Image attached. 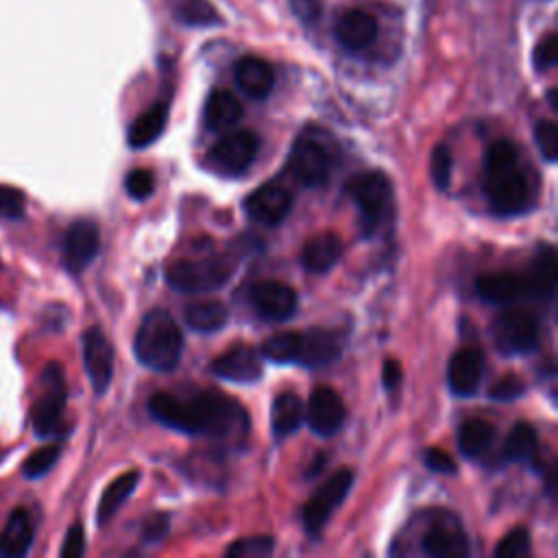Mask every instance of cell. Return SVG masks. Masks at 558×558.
I'll return each instance as SVG.
<instances>
[{"instance_id": "obj_1", "label": "cell", "mask_w": 558, "mask_h": 558, "mask_svg": "<svg viewBox=\"0 0 558 558\" xmlns=\"http://www.w3.org/2000/svg\"><path fill=\"white\" fill-rule=\"evenodd\" d=\"M153 419L191 437H228L247 428L245 408L217 391L199 393L191 400H179L172 393H155L148 402Z\"/></svg>"}, {"instance_id": "obj_2", "label": "cell", "mask_w": 558, "mask_h": 558, "mask_svg": "<svg viewBox=\"0 0 558 558\" xmlns=\"http://www.w3.org/2000/svg\"><path fill=\"white\" fill-rule=\"evenodd\" d=\"M484 195L497 217H517L532 204V189L519 161V148L506 138L495 140L486 151Z\"/></svg>"}, {"instance_id": "obj_3", "label": "cell", "mask_w": 558, "mask_h": 558, "mask_svg": "<svg viewBox=\"0 0 558 558\" xmlns=\"http://www.w3.org/2000/svg\"><path fill=\"white\" fill-rule=\"evenodd\" d=\"M135 358L153 371H172L183 351V334L166 310H151L135 334Z\"/></svg>"}, {"instance_id": "obj_4", "label": "cell", "mask_w": 558, "mask_h": 558, "mask_svg": "<svg viewBox=\"0 0 558 558\" xmlns=\"http://www.w3.org/2000/svg\"><path fill=\"white\" fill-rule=\"evenodd\" d=\"M236 264L238 262L230 256L179 260L166 269V282L181 293H210L230 282Z\"/></svg>"}, {"instance_id": "obj_5", "label": "cell", "mask_w": 558, "mask_h": 558, "mask_svg": "<svg viewBox=\"0 0 558 558\" xmlns=\"http://www.w3.org/2000/svg\"><path fill=\"white\" fill-rule=\"evenodd\" d=\"M347 195L358 206L364 219V234L374 230L393 210V185L385 172H360L347 181Z\"/></svg>"}, {"instance_id": "obj_6", "label": "cell", "mask_w": 558, "mask_h": 558, "mask_svg": "<svg viewBox=\"0 0 558 558\" xmlns=\"http://www.w3.org/2000/svg\"><path fill=\"white\" fill-rule=\"evenodd\" d=\"M288 168L297 181L310 189L323 185L334 168V153H332V142L323 138L319 129H308L303 131L288 155Z\"/></svg>"}, {"instance_id": "obj_7", "label": "cell", "mask_w": 558, "mask_h": 558, "mask_svg": "<svg viewBox=\"0 0 558 558\" xmlns=\"http://www.w3.org/2000/svg\"><path fill=\"white\" fill-rule=\"evenodd\" d=\"M66 400H68V391H66L64 371L60 364L53 362L44 371L42 393L38 395L31 408V424L40 439L51 437L60 428L66 411Z\"/></svg>"}, {"instance_id": "obj_8", "label": "cell", "mask_w": 558, "mask_h": 558, "mask_svg": "<svg viewBox=\"0 0 558 558\" xmlns=\"http://www.w3.org/2000/svg\"><path fill=\"white\" fill-rule=\"evenodd\" d=\"M421 549L432 558H465L469 556V541L454 515L437 510L421 536Z\"/></svg>"}, {"instance_id": "obj_9", "label": "cell", "mask_w": 558, "mask_h": 558, "mask_svg": "<svg viewBox=\"0 0 558 558\" xmlns=\"http://www.w3.org/2000/svg\"><path fill=\"white\" fill-rule=\"evenodd\" d=\"M493 340L502 353H528L538 345V323L530 312L506 310L493 321Z\"/></svg>"}, {"instance_id": "obj_10", "label": "cell", "mask_w": 558, "mask_h": 558, "mask_svg": "<svg viewBox=\"0 0 558 558\" xmlns=\"http://www.w3.org/2000/svg\"><path fill=\"white\" fill-rule=\"evenodd\" d=\"M351 484H353V471L351 469H340L319 489V493H314L308 499V504L303 508V525L310 534H319L325 528L332 512L347 497Z\"/></svg>"}, {"instance_id": "obj_11", "label": "cell", "mask_w": 558, "mask_h": 558, "mask_svg": "<svg viewBox=\"0 0 558 558\" xmlns=\"http://www.w3.org/2000/svg\"><path fill=\"white\" fill-rule=\"evenodd\" d=\"M260 138L254 131H234L221 138L210 151V164L223 174L245 172L258 157Z\"/></svg>"}, {"instance_id": "obj_12", "label": "cell", "mask_w": 558, "mask_h": 558, "mask_svg": "<svg viewBox=\"0 0 558 558\" xmlns=\"http://www.w3.org/2000/svg\"><path fill=\"white\" fill-rule=\"evenodd\" d=\"M249 219L264 228L280 225L293 210V193L280 183H264L245 202Z\"/></svg>"}, {"instance_id": "obj_13", "label": "cell", "mask_w": 558, "mask_h": 558, "mask_svg": "<svg viewBox=\"0 0 558 558\" xmlns=\"http://www.w3.org/2000/svg\"><path fill=\"white\" fill-rule=\"evenodd\" d=\"M210 368L217 378L238 385H254L264 374L260 353L249 345H236L230 351L221 353L212 360Z\"/></svg>"}, {"instance_id": "obj_14", "label": "cell", "mask_w": 558, "mask_h": 558, "mask_svg": "<svg viewBox=\"0 0 558 558\" xmlns=\"http://www.w3.org/2000/svg\"><path fill=\"white\" fill-rule=\"evenodd\" d=\"M83 362L94 393L103 395L114 376V347L99 327L83 334Z\"/></svg>"}, {"instance_id": "obj_15", "label": "cell", "mask_w": 558, "mask_h": 558, "mask_svg": "<svg viewBox=\"0 0 558 558\" xmlns=\"http://www.w3.org/2000/svg\"><path fill=\"white\" fill-rule=\"evenodd\" d=\"M101 249V234L96 223L77 221L64 238V264L70 273H81L90 267Z\"/></svg>"}, {"instance_id": "obj_16", "label": "cell", "mask_w": 558, "mask_h": 558, "mask_svg": "<svg viewBox=\"0 0 558 558\" xmlns=\"http://www.w3.org/2000/svg\"><path fill=\"white\" fill-rule=\"evenodd\" d=\"M251 303L269 321H286L297 312V293L280 282H262L251 288Z\"/></svg>"}, {"instance_id": "obj_17", "label": "cell", "mask_w": 558, "mask_h": 558, "mask_svg": "<svg viewBox=\"0 0 558 558\" xmlns=\"http://www.w3.org/2000/svg\"><path fill=\"white\" fill-rule=\"evenodd\" d=\"M308 424L319 437L336 434L345 424V404L332 389H316L308 404Z\"/></svg>"}, {"instance_id": "obj_18", "label": "cell", "mask_w": 558, "mask_h": 558, "mask_svg": "<svg viewBox=\"0 0 558 558\" xmlns=\"http://www.w3.org/2000/svg\"><path fill=\"white\" fill-rule=\"evenodd\" d=\"M482 376H484V355L478 349L465 347L458 353H454V358L450 360L447 382L456 395L460 398L473 395L480 389Z\"/></svg>"}, {"instance_id": "obj_19", "label": "cell", "mask_w": 558, "mask_h": 558, "mask_svg": "<svg viewBox=\"0 0 558 558\" xmlns=\"http://www.w3.org/2000/svg\"><path fill=\"white\" fill-rule=\"evenodd\" d=\"M342 336L334 329H308L301 332V345H299V355L297 362L310 368L325 366L342 353Z\"/></svg>"}, {"instance_id": "obj_20", "label": "cell", "mask_w": 558, "mask_h": 558, "mask_svg": "<svg viewBox=\"0 0 558 558\" xmlns=\"http://www.w3.org/2000/svg\"><path fill=\"white\" fill-rule=\"evenodd\" d=\"M378 21L371 16L368 12L362 10H351L342 14L336 23V38L347 51H364L378 40Z\"/></svg>"}, {"instance_id": "obj_21", "label": "cell", "mask_w": 558, "mask_h": 558, "mask_svg": "<svg viewBox=\"0 0 558 558\" xmlns=\"http://www.w3.org/2000/svg\"><path fill=\"white\" fill-rule=\"evenodd\" d=\"M236 83L249 99L262 101L275 86V73L271 64L260 57H243L236 64Z\"/></svg>"}, {"instance_id": "obj_22", "label": "cell", "mask_w": 558, "mask_h": 558, "mask_svg": "<svg viewBox=\"0 0 558 558\" xmlns=\"http://www.w3.org/2000/svg\"><path fill=\"white\" fill-rule=\"evenodd\" d=\"M342 241L334 232H321L303 245L301 262L310 273H327L342 256Z\"/></svg>"}, {"instance_id": "obj_23", "label": "cell", "mask_w": 558, "mask_h": 558, "mask_svg": "<svg viewBox=\"0 0 558 558\" xmlns=\"http://www.w3.org/2000/svg\"><path fill=\"white\" fill-rule=\"evenodd\" d=\"M476 293L489 303L506 306V303H512L515 299H519L521 295H525V286L519 275L497 271V273L480 275L476 282Z\"/></svg>"}, {"instance_id": "obj_24", "label": "cell", "mask_w": 558, "mask_h": 558, "mask_svg": "<svg viewBox=\"0 0 558 558\" xmlns=\"http://www.w3.org/2000/svg\"><path fill=\"white\" fill-rule=\"evenodd\" d=\"M525 293L536 299H551L556 293V256L551 247H541L532 260L528 277H523Z\"/></svg>"}, {"instance_id": "obj_25", "label": "cell", "mask_w": 558, "mask_h": 558, "mask_svg": "<svg viewBox=\"0 0 558 558\" xmlns=\"http://www.w3.org/2000/svg\"><path fill=\"white\" fill-rule=\"evenodd\" d=\"M34 543V521L27 508H16L10 519L8 525L0 534V551L10 558H21L31 549Z\"/></svg>"}, {"instance_id": "obj_26", "label": "cell", "mask_w": 558, "mask_h": 558, "mask_svg": "<svg viewBox=\"0 0 558 558\" xmlns=\"http://www.w3.org/2000/svg\"><path fill=\"white\" fill-rule=\"evenodd\" d=\"M168 122V105L166 103H155L151 109H146L144 114H140L127 133L129 146L131 148H144L148 144H153L166 129Z\"/></svg>"}, {"instance_id": "obj_27", "label": "cell", "mask_w": 558, "mask_h": 558, "mask_svg": "<svg viewBox=\"0 0 558 558\" xmlns=\"http://www.w3.org/2000/svg\"><path fill=\"white\" fill-rule=\"evenodd\" d=\"M306 419V408L299 395L295 393H282L275 398L271 408V428L277 439H284L301 428Z\"/></svg>"}, {"instance_id": "obj_28", "label": "cell", "mask_w": 558, "mask_h": 558, "mask_svg": "<svg viewBox=\"0 0 558 558\" xmlns=\"http://www.w3.org/2000/svg\"><path fill=\"white\" fill-rule=\"evenodd\" d=\"M241 118H243V105L234 94H230L225 90L212 92V96L208 99V105H206L208 129L225 131V129H232Z\"/></svg>"}, {"instance_id": "obj_29", "label": "cell", "mask_w": 558, "mask_h": 558, "mask_svg": "<svg viewBox=\"0 0 558 558\" xmlns=\"http://www.w3.org/2000/svg\"><path fill=\"white\" fill-rule=\"evenodd\" d=\"M183 319L193 329L197 332H219L221 327L228 325L230 321V310L221 301H195L191 306H185Z\"/></svg>"}, {"instance_id": "obj_30", "label": "cell", "mask_w": 558, "mask_h": 558, "mask_svg": "<svg viewBox=\"0 0 558 558\" xmlns=\"http://www.w3.org/2000/svg\"><path fill=\"white\" fill-rule=\"evenodd\" d=\"M140 482V473L138 471H127L120 478H116L103 493L101 502H99V510H96V521L101 525H105L118 510L120 506L129 499V495L135 491Z\"/></svg>"}, {"instance_id": "obj_31", "label": "cell", "mask_w": 558, "mask_h": 558, "mask_svg": "<svg viewBox=\"0 0 558 558\" xmlns=\"http://www.w3.org/2000/svg\"><path fill=\"white\" fill-rule=\"evenodd\" d=\"M536 445H538V434H536L534 426L519 421L506 437L504 458L510 463H523L534 456Z\"/></svg>"}, {"instance_id": "obj_32", "label": "cell", "mask_w": 558, "mask_h": 558, "mask_svg": "<svg viewBox=\"0 0 558 558\" xmlns=\"http://www.w3.org/2000/svg\"><path fill=\"white\" fill-rule=\"evenodd\" d=\"M493 437L495 430L491 424L482 419H471L458 430V450L463 452V456L476 458L493 443Z\"/></svg>"}, {"instance_id": "obj_33", "label": "cell", "mask_w": 558, "mask_h": 558, "mask_svg": "<svg viewBox=\"0 0 558 558\" xmlns=\"http://www.w3.org/2000/svg\"><path fill=\"white\" fill-rule=\"evenodd\" d=\"M177 18L191 27H217L223 23L210 0H181L177 5Z\"/></svg>"}, {"instance_id": "obj_34", "label": "cell", "mask_w": 558, "mask_h": 558, "mask_svg": "<svg viewBox=\"0 0 558 558\" xmlns=\"http://www.w3.org/2000/svg\"><path fill=\"white\" fill-rule=\"evenodd\" d=\"M299 345H301V332H282L262 342V355L280 364L297 362Z\"/></svg>"}, {"instance_id": "obj_35", "label": "cell", "mask_w": 558, "mask_h": 558, "mask_svg": "<svg viewBox=\"0 0 558 558\" xmlns=\"http://www.w3.org/2000/svg\"><path fill=\"white\" fill-rule=\"evenodd\" d=\"M275 549V541L271 536H249L238 538L234 545L228 547L230 558H264L271 556Z\"/></svg>"}, {"instance_id": "obj_36", "label": "cell", "mask_w": 558, "mask_h": 558, "mask_svg": "<svg viewBox=\"0 0 558 558\" xmlns=\"http://www.w3.org/2000/svg\"><path fill=\"white\" fill-rule=\"evenodd\" d=\"M452 168H454V157L450 146L439 144L432 151V161H430V172H432V181L441 193H445L450 189V181H452Z\"/></svg>"}, {"instance_id": "obj_37", "label": "cell", "mask_w": 558, "mask_h": 558, "mask_svg": "<svg viewBox=\"0 0 558 558\" xmlns=\"http://www.w3.org/2000/svg\"><path fill=\"white\" fill-rule=\"evenodd\" d=\"M60 445H47V447H42V450H38V452H34L29 458H27V463H25V476L27 478H42L44 473H49L51 469H53V465L57 463V458H60Z\"/></svg>"}, {"instance_id": "obj_38", "label": "cell", "mask_w": 558, "mask_h": 558, "mask_svg": "<svg viewBox=\"0 0 558 558\" xmlns=\"http://www.w3.org/2000/svg\"><path fill=\"white\" fill-rule=\"evenodd\" d=\"M530 551V534L525 528L510 530L495 547V556L499 558H521Z\"/></svg>"}, {"instance_id": "obj_39", "label": "cell", "mask_w": 558, "mask_h": 558, "mask_svg": "<svg viewBox=\"0 0 558 558\" xmlns=\"http://www.w3.org/2000/svg\"><path fill=\"white\" fill-rule=\"evenodd\" d=\"M125 189H127V193H129L131 199L144 202V199H148V197L153 195V191H155V177H153V172L146 170V168H133V170L127 174V179H125Z\"/></svg>"}, {"instance_id": "obj_40", "label": "cell", "mask_w": 558, "mask_h": 558, "mask_svg": "<svg viewBox=\"0 0 558 558\" xmlns=\"http://www.w3.org/2000/svg\"><path fill=\"white\" fill-rule=\"evenodd\" d=\"M534 140L545 161H556L558 157V129L554 120H541L534 127Z\"/></svg>"}, {"instance_id": "obj_41", "label": "cell", "mask_w": 558, "mask_h": 558, "mask_svg": "<svg viewBox=\"0 0 558 558\" xmlns=\"http://www.w3.org/2000/svg\"><path fill=\"white\" fill-rule=\"evenodd\" d=\"M27 208V199L18 189L12 185H0V215L8 219H23Z\"/></svg>"}, {"instance_id": "obj_42", "label": "cell", "mask_w": 558, "mask_h": 558, "mask_svg": "<svg viewBox=\"0 0 558 558\" xmlns=\"http://www.w3.org/2000/svg\"><path fill=\"white\" fill-rule=\"evenodd\" d=\"M525 393V385L521 378L508 374V376H502L489 391V398L495 400V402H512L517 398H521Z\"/></svg>"}, {"instance_id": "obj_43", "label": "cell", "mask_w": 558, "mask_h": 558, "mask_svg": "<svg viewBox=\"0 0 558 558\" xmlns=\"http://www.w3.org/2000/svg\"><path fill=\"white\" fill-rule=\"evenodd\" d=\"M532 62H534V68L538 73H545L549 68L556 66L558 62V40L554 34H547L534 49V55H532Z\"/></svg>"}, {"instance_id": "obj_44", "label": "cell", "mask_w": 558, "mask_h": 558, "mask_svg": "<svg viewBox=\"0 0 558 558\" xmlns=\"http://www.w3.org/2000/svg\"><path fill=\"white\" fill-rule=\"evenodd\" d=\"M170 528V517L166 512H153L146 521H144V541L146 543H157L168 534Z\"/></svg>"}, {"instance_id": "obj_45", "label": "cell", "mask_w": 558, "mask_h": 558, "mask_svg": "<svg viewBox=\"0 0 558 558\" xmlns=\"http://www.w3.org/2000/svg\"><path fill=\"white\" fill-rule=\"evenodd\" d=\"M424 463H426V467H428L430 471H437V473H447V476H450V473L456 471V460H454L447 452L437 450V447L426 450Z\"/></svg>"}, {"instance_id": "obj_46", "label": "cell", "mask_w": 558, "mask_h": 558, "mask_svg": "<svg viewBox=\"0 0 558 558\" xmlns=\"http://www.w3.org/2000/svg\"><path fill=\"white\" fill-rule=\"evenodd\" d=\"M83 551H86V532H83L81 523H75L66 534L62 556L64 558H79V556H83Z\"/></svg>"}, {"instance_id": "obj_47", "label": "cell", "mask_w": 558, "mask_h": 558, "mask_svg": "<svg viewBox=\"0 0 558 558\" xmlns=\"http://www.w3.org/2000/svg\"><path fill=\"white\" fill-rule=\"evenodd\" d=\"M290 8L303 23H314L321 16V0H290Z\"/></svg>"}, {"instance_id": "obj_48", "label": "cell", "mask_w": 558, "mask_h": 558, "mask_svg": "<svg viewBox=\"0 0 558 558\" xmlns=\"http://www.w3.org/2000/svg\"><path fill=\"white\" fill-rule=\"evenodd\" d=\"M402 378H404V371H402V364L393 358H389L385 362V368H382V380H385V387L389 391H395L400 385H402Z\"/></svg>"}, {"instance_id": "obj_49", "label": "cell", "mask_w": 558, "mask_h": 558, "mask_svg": "<svg viewBox=\"0 0 558 558\" xmlns=\"http://www.w3.org/2000/svg\"><path fill=\"white\" fill-rule=\"evenodd\" d=\"M549 103H551V107H554V109L558 107V105H556V90H551V92H549Z\"/></svg>"}]
</instances>
